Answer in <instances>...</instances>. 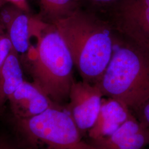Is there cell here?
<instances>
[{"mask_svg": "<svg viewBox=\"0 0 149 149\" xmlns=\"http://www.w3.org/2000/svg\"><path fill=\"white\" fill-rule=\"evenodd\" d=\"M24 81L21 58L13 49L0 67V107Z\"/></svg>", "mask_w": 149, "mask_h": 149, "instance_id": "8fae6325", "label": "cell"}, {"mask_svg": "<svg viewBox=\"0 0 149 149\" xmlns=\"http://www.w3.org/2000/svg\"><path fill=\"white\" fill-rule=\"evenodd\" d=\"M111 6L114 30L149 57V0H120Z\"/></svg>", "mask_w": 149, "mask_h": 149, "instance_id": "5b68a950", "label": "cell"}, {"mask_svg": "<svg viewBox=\"0 0 149 149\" xmlns=\"http://www.w3.org/2000/svg\"><path fill=\"white\" fill-rule=\"evenodd\" d=\"M31 36L36 38V45L23 58L32 82L55 103L64 106L74 82L69 49L56 27L39 17L33 19Z\"/></svg>", "mask_w": 149, "mask_h": 149, "instance_id": "7a4b0ae2", "label": "cell"}, {"mask_svg": "<svg viewBox=\"0 0 149 149\" xmlns=\"http://www.w3.org/2000/svg\"><path fill=\"white\" fill-rule=\"evenodd\" d=\"M7 3H8V2H7L5 0H0V8Z\"/></svg>", "mask_w": 149, "mask_h": 149, "instance_id": "e0dca14e", "label": "cell"}, {"mask_svg": "<svg viewBox=\"0 0 149 149\" xmlns=\"http://www.w3.org/2000/svg\"><path fill=\"white\" fill-rule=\"evenodd\" d=\"M32 17L28 11L11 3L0 8V23L7 32L13 50L23 58L31 48Z\"/></svg>", "mask_w": 149, "mask_h": 149, "instance_id": "52a82bcc", "label": "cell"}, {"mask_svg": "<svg viewBox=\"0 0 149 149\" xmlns=\"http://www.w3.org/2000/svg\"><path fill=\"white\" fill-rule=\"evenodd\" d=\"M40 14L44 21L53 24L80 8V0H39Z\"/></svg>", "mask_w": 149, "mask_h": 149, "instance_id": "7c38bea8", "label": "cell"}, {"mask_svg": "<svg viewBox=\"0 0 149 149\" xmlns=\"http://www.w3.org/2000/svg\"><path fill=\"white\" fill-rule=\"evenodd\" d=\"M8 3H11L19 6L23 10L28 11V7L26 3V0H5Z\"/></svg>", "mask_w": 149, "mask_h": 149, "instance_id": "9a60e30c", "label": "cell"}, {"mask_svg": "<svg viewBox=\"0 0 149 149\" xmlns=\"http://www.w3.org/2000/svg\"><path fill=\"white\" fill-rule=\"evenodd\" d=\"M0 149H14L10 145L4 143H0Z\"/></svg>", "mask_w": 149, "mask_h": 149, "instance_id": "2e32d148", "label": "cell"}, {"mask_svg": "<svg viewBox=\"0 0 149 149\" xmlns=\"http://www.w3.org/2000/svg\"><path fill=\"white\" fill-rule=\"evenodd\" d=\"M103 97L97 84L81 81L72 85L69 102L65 106L84 136L95 123Z\"/></svg>", "mask_w": 149, "mask_h": 149, "instance_id": "8992f818", "label": "cell"}, {"mask_svg": "<svg viewBox=\"0 0 149 149\" xmlns=\"http://www.w3.org/2000/svg\"><path fill=\"white\" fill-rule=\"evenodd\" d=\"M93 5H109L116 3L120 0H87Z\"/></svg>", "mask_w": 149, "mask_h": 149, "instance_id": "5bb4252c", "label": "cell"}, {"mask_svg": "<svg viewBox=\"0 0 149 149\" xmlns=\"http://www.w3.org/2000/svg\"><path fill=\"white\" fill-rule=\"evenodd\" d=\"M88 141L92 149H144L149 145V128L133 114L110 135Z\"/></svg>", "mask_w": 149, "mask_h": 149, "instance_id": "ba28073f", "label": "cell"}, {"mask_svg": "<svg viewBox=\"0 0 149 149\" xmlns=\"http://www.w3.org/2000/svg\"><path fill=\"white\" fill-rule=\"evenodd\" d=\"M13 46L4 28L0 23V67L8 57Z\"/></svg>", "mask_w": 149, "mask_h": 149, "instance_id": "4fadbf2b", "label": "cell"}, {"mask_svg": "<svg viewBox=\"0 0 149 149\" xmlns=\"http://www.w3.org/2000/svg\"><path fill=\"white\" fill-rule=\"evenodd\" d=\"M133 114V112L121 102L109 97L103 98L95 123L87 133L89 141L110 135Z\"/></svg>", "mask_w": 149, "mask_h": 149, "instance_id": "30bf717a", "label": "cell"}, {"mask_svg": "<svg viewBox=\"0 0 149 149\" xmlns=\"http://www.w3.org/2000/svg\"><path fill=\"white\" fill-rule=\"evenodd\" d=\"M97 84L103 96L133 112L149 98V57L122 36L115 35L111 59Z\"/></svg>", "mask_w": 149, "mask_h": 149, "instance_id": "3957f363", "label": "cell"}, {"mask_svg": "<svg viewBox=\"0 0 149 149\" xmlns=\"http://www.w3.org/2000/svg\"><path fill=\"white\" fill-rule=\"evenodd\" d=\"M13 118L27 119L37 116L57 104L33 82L24 80L8 99Z\"/></svg>", "mask_w": 149, "mask_h": 149, "instance_id": "9c48e42d", "label": "cell"}, {"mask_svg": "<svg viewBox=\"0 0 149 149\" xmlns=\"http://www.w3.org/2000/svg\"><path fill=\"white\" fill-rule=\"evenodd\" d=\"M13 123L23 149H92L65 106L27 119L13 118Z\"/></svg>", "mask_w": 149, "mask_h": 149, "instance_id": "277c9868", "label": "cell"}, {"mask_svg": "<svg viewBox=\"0 0 149 149\" xmlns=\"http://www.w3.org/2000/svg\"><path fill=\"white\" fill-rule=\"evenodd\" d=\"M53 24L69 48L82 81L97 84L113 53L115 31L109 22L80 8Z\"/></svg>", "mask_w": 149, "mask_h": 149, "instance_id": "6da1fadb", "label": "cell"}]
</instances>
